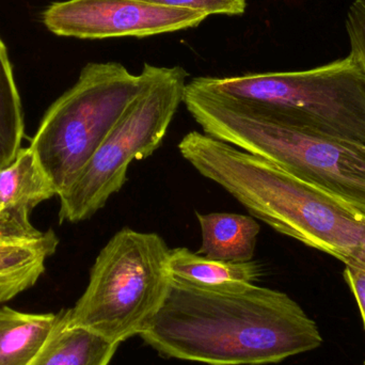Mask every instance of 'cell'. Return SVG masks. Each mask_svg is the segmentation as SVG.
Instances as JSON below:
<instances>
[{
	"mask_svg": "<svg viewBox=\"0 0 365 365\" xmlns=\"http://www.w3.org/2000/svg\"><path fill=\"white\" fill-rule=\"evenodd\" d=\"M140 336L165 357L210 365L278 364L323 343L317 323L282 292L255 284L206 289L173 279Z\"/></svg>",
	"mask_w": 365,
	"mask_h": 365,
	"instance_id": "cell-1",
	"label": "cell"
},
{
	"mask_svg": "<svg viewBox=\"0 0 365 365\" xmlns=\"http://www.w3.org/2000/svg\"><path fill=\"white\" fill-rule=\"evenodd\" d=\"M182 154L274 231L365 269L364 212L204 133H193Z\"/></svg>",
	"mask_w": 365,
	"mask_h": 365,
	"instance_id": "cell-2",
	"label": "cell"
},
{
	"mask_svg": "<svg viewBox=\"0 0 365 365\" xmlns=\"http://www.w3.org/2000/svg\"><path fill=\"white\" fill-rule=\"evenodd\" d=\"M182 103L204 134L259 156L365 214L364 147L310 132L188 83Z\"/></svg>",
	"mask_w": 365,
	"mask_h": 365,
	"instance_id": "cell-3",
	"label": "cell"
},
{
	"mask_svg": "<svg viewBox=\"0 0 365 365\" xmlns=\"http://www.w3.org/2000/svg\"><path fill=\"white\" fill-rule=\"evenodd\" d=\"M188 85L255 105L310 132L365 148V66L353 53L311 70L195 77Z\"/></svg>",
	"mask_w": 365,
	"mask_h": 365,
	"instance_id": "cell-4",
	"label": "cell"
},
{
	"mask_svg": "<svg viewBox=\"0 0 365 365\" xmlns=\"http://www.w3.org/2000/svg\"><path fill=\"white\" fill-rule=\"evenodd\" d=\"M171 249L162 236L125 227L103 247L68 323L119 345L140 336L170 292Z\"/></svg>",
	"mask_w": 365,
	"mask_h": 365,
	"instance_id": "cell-5",
	"label": "cell"
},
{
	"mask_svg": "<svg viewBox=\"0 0 365 365\" xmlns=\"http://www.w3.org/2000/svg\"><path fill=\"white\" fill-rule=\"evenodd\" d=\"M143 86L91 160L59 195L60 223L93 217L128 181L134 160L150 158L162 147L184 101L188 73L181 66L145 63Z\"/></svg>",
	"mask_w": 365,
	"mask_h": 365,
	"instance_id": "cell-6",
	"label": "cell"
},
{
	"mask_svg": "<svg viewBox=\"0 0 365 365\" xmlns=\"http://www.w3.org/2000/svg\"><path fill=\"white\" fill-rule=\"evenodd\" d=\"M143 86L118 62L86 64L73 87L51 105L29 147L58 197L75 181Z\"/></svg>",
	"mask_w": 365,
	"mask_h": 365,
	"instance_id": "cell-7",
	"label": "cell"
},
{
	"mask_svg": "<svg viewBox=\"0 0 365 365\" xmlns=\"http://www.w3.org/2000/svg\"><path fill=\"white\" fill-rule=\"evenodd\" d=\"M206 17L141 0H66L51 4L43 21L56 36L101 40L170 34L197 27Z\"/></svg>",
	"mask_w": 365,
	"mask_h": 365,
	"instance_id": "cell-8",
	"label": "cell"
},
{
	"mask_svg": "<svg viewBox=\"0 0 365 365\" xmlns=\"http://www.w3.org/2000/svg\"><path fill=\"white\" fill-rule=\"evenodd\" d=\"M55 195L57 190L34 150L21 148L12 163L0 168V238L41 235L30 222V212Z\"/></svg>",
	"mask_w": 365,
	"mask_h": 365,
	"instance_id": "cell-9",
	"label": "cell"
},
{
	"mask_svg": "<svg viewBox=\"0 0 365 365\" xmlns=\"http://www.w3.org/2000/svg\"><path fill=\"white\" fill-rule=\"evenodd\" d=\"M202 233L197 255L215 261H253L261 225L253 217L230 212H197Z\"/></svg>",
	"mask_w": 365,
	"mask_h": 365,
	"instance_id": "cell-10",
	"label": "cell"
},
{
	"mask_svg": "<svg viewBox=\"0 0 365 365\" xmlns=\"http://www.w3.org/2000/svg\"><path fill=\"white\" fill-rule=\"evenodd\" d=\"M119 345L68 323L66 310L29 365H109Z\"/></svg>",
	"mask_w": 365,
	"mask_h": 365,
	"instance_id": "cell-11",
	"label": "cell"
},
{
	"mask_svg": "<svg viewBox=\"0 0 365 365\" xmlns=\"http://www.w3.org/2000/svg\"><path fill=\"white\" fill-rule=\"evenodd\" d=\"M168 268L173 280L206 289L255 284L262 274V268L257 262L215 261L185 247L171 249Z\"/></svg>",
	"mask_w": 365,
	"mask_h": 365,
	"instance_id": "cell-12",
	"label": "cell"
},
{
	"mask_svg": "<svg viewBox=\"0 0 365 365\" xmlns=\"http://www.w3.org/2000/svg\"><path fill=\"white\" fill-rule=\"evenodd\" d=\"M58 317L53 313H25L0 307V365L31 364Z\"/></svg>",
	"mask_w": 365,
	"mask_h": 365,
	"instance_id": "cell-13",
	"label": "cell"
},
{
	"mask_svg": "<svg viewBox=\"0 0 365 365\" xmlns=\"http://www.w3.org/2000/svg\"><path fill=\"white\" fill-rule=\"evenodd\" d=\"M23 137L21 98L8 51L0 38V168L13 162L21 150Z\"/></svg>",
	"mask_w": 365,
	"mask_h": 365,
	"instance_id": "cell-14",
	"label": "cell"
},
{
	"mask_svg": "<svg viewBox=\"0 0 365 365\" xmlns=\"http://www.w3.org/2000/svg\"><path fill=\"white\" fill-rule=\"evenodd\" d=\"M148 4L169 8L184 9L210 15H242L246 11V0H141Z\"/></svg>",
	"mask_w": 365,
	"mask_h": 365,
	"instance_id": "cell-15",
	"label": "cell"
},
{
	"mask_svg": "<svg viewBox=\"0 0 365 365\" xmlns=\"http://www.w3.org/2000/svg\"><path fill=\"white\" fill-rule=\"evenodd\" d=\"M346 31L353 53L365 66V0H355L346 16Z\"/></svg>",
	"mask_w": 365,
	"mask_h": 365,
	"instance_id": "cell-16",
	"label": "cell"
},
{
	"mask_svg": "<svg viewBox=\"0 0 365 365\" xmlns=\"http://www.w3.org/2000/svg\"><path fill=\"white\" fill-rule=\"evenodd\" d=\"M344 279L357 300L365 328V269L345 266Z\"/></svg>",
	"mask_w": 365,
	"mask_h": 365,
	"instance_id": "cell-17",
	"label": "cell"
},
{
	"mask_svg": "<svg viewBox=\"0 0 365 365\" xmlns=\"http://www.w3.org/2000/svg\"><path fill=\"white\" fill-rule=\"evenodd\" d=\"M19 295V289L14 285L0 284V304Z\"/></svg>",
	"mask_w": 365,
	"mask_h": 365,
	"instance_id": "cell-18",
	"label": "cell"
},
{
	"mask_svg": "<svg viewBox=\"0 0 365 365\" xmlns=\"http://www.w3.org/2000/svg\"><path fill=\"white\" fill-rule=\"evenodd\" d=\"M364 365H365V362H364Z\"/></svg>",
	"mask_w": 365,
	"mask_h": 365,
	"instance_id": "cell-19",
	"label": "cell"
}]
</instances>
